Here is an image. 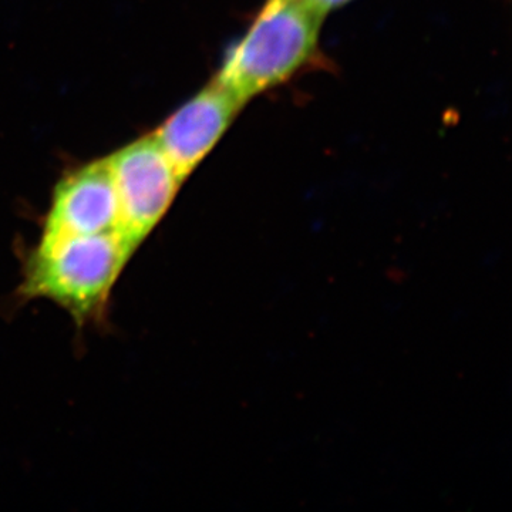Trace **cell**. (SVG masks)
I'll return each mask as SVG.
<instances>
[{
	"label": "cell",
	"instance_id": "6da1fadb",
	"mask_svg": "<svg viewBox=\"0 0 512 512\" xmlns=\"http://www.w3.org/2000/svg\"><path fill=\"white\" fill-rule=\"evenodd\" d=\"M136 252L120 232L39 238L23 262L20 298L53 302L79 326L96 322Z\"/></svg>",
	"mask_w": 512,
	"mask_h": 512
},
{
	"label": "cell",
	"instance_id": "7a4b0ae2",
	"mask_svg": "<svg viewBox=\"0 0 512 512\" xmlns=\"http://www.w3.org/2000/svg\"><path fill=\"white\" fill-rule=\"evenodd\" d=\"M326 13L303 0H266L228 50L214 82L242 104L295 76L318 52Z\"/></svg>",
	"mask_w": 512,
	"mask_h": 512
},
{
	"label": "cell",
	"instance_id": "3957f363",
	"mask_svg": "<svg viewBox=\"0 0 512 512\" xmlns=\"http://www.w3.org/2000/svg\"><path fill=\"white\" fill-rule=\"evenodd\" d=\"M107 160L119 201L120 234L138 251L167 214L183 183L153 134Z\"/></svg>",
	"mask_w": 512,
	"mask_h": 512
},
{
	"label": "cell",
	"instance_id": "277c9868",
	"mask_svg": "<svg viewBox=\"0 0 512 512\" xmlns=\"http://www.w3.org/2000/svg\"><path fill=\"white\" fill-rule=\"evenodd\" d=\"M119 231V201L109 160L94 161L56 185L40 238L99 235Z\"/></svg>",
	"mask_w": 512,
	"mask_h": 512
},
{
	"label": "cell",
	"instance_id": "5b68a950",
	"mask_svg": "<svg viewBox=\"0 0 512 512\" xmlns=\"http://www.w3.org/2000/svg\"><path fill=\"white\" fill-rule=\"evenodd\" d=\"M242 107L212 80L161 124L153 136L181 183L227 133Z\"/></svg>",
	"mask_w": 512,
	"mask_h": 512
},
{
	"label": "cell",
	"instance_id": "8992f818",
	"mask_svg": "<svg viewBox=\"0 0 512 512\" xmlns=\"http://www.w3.org/2000/svg\"><path fill=\"white\" fill-rule=\"evenodd\" d=\"M349 2H352V0H318V6L328 15V13L333 12V10L348 5Z\"/></svg>",
	"mask_w": 512,
	"mask_h": 512
},
{
	"label": "cell",
	"instance_id": "52a82bcc",
	"mask_svg": "<svg viewBox=\"0 0 512 512\" xmlns=\"http://www.w3.org/2000/svg\"><path fill=\"white\" fill-rule=\"evenodd\" d=\"M303 2H311L315 3V5H318V0H303Z\"/></svg>",
	"mask_w": 512,
	"mask_h": 512
}]
</instances>
